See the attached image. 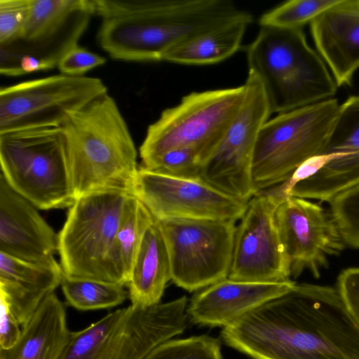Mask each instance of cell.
Here are the masks:
<instances>
[{
  "label": "cell",
  "instance_id": "1",
  "mask_svg": "<svg viewBox=\"0 0 359 359\" xmlns=\"http://www.w3.org/2000/svg\"><path fill=\"white\" fill-rule=\"evenodd\" d=\"M221 335L253 359H359V325L330 286L295 283Z\"/></svg>",
  "mask_w": 359,
  "mask_h": 359
},
{
  "label": "cell",
  "instance_id": "2",
  "mask_svg": "<svg viewBox=\"0 0 359 359\" xmlns=\"http://www.w3.org/2000/svg\"><path fill=\"white\" fill-rule=\"evenodd\" d=\"M101 18L97 41L113 59L162 61L171 48L250 13L231 0H91Z\"/></svg>",
  "mask_w": 359,
  "mask_h": 359
},
{
  "label": "cell",
  "instance_id": "3",
  "mask_svg": "<svg viewBox=\"0 0 359 359\" xmlns=\"http://www.w3.org/2000/svg\"><path fill=\"white\" fill-rule=\"evenodd\" d=\"M61 127L76 199L103 191L134 196L139 170L137 149L108 93L73 114Z\"/></svg>",
  "mask_w": 359,
  "mask_h": 359
},
{
  "label": "cell",
  "instance_id": "4",
  "mask_svg": "<svg viewBox=\"0 0 359 359\" xmlns=\"http://www.w3.org/2000/svg\"><path fill=\"white\" fill-rule=\"evenodd\" d=\"M248 70L260 80L272 113L332 98L337 85L302 28L261 27L248 46Z\"/></svg>",
  "mask_w": 359,
  "mask_h": 359
},
{
  "label": "cell",
  "instance_id": "5",
  "mask_svg": "<svg viewBox=\"0 0 359 359\" xmlns=\"http://www.w3.org/2000/svg\"><path fill=\"white\" fill-rule=\"evenodd\" d=\"M1 175L40 210L69 208L75 201L62 127L0 133Z\"/></svg>",
  "mask_w": 359,
  "mask_h": 359
},
{
  "label": "cell",
  "instance_id": "6",
  "mask_svg": "<svg viewBox=\"0 0 359 359\" xmlns=\"http://www.w3.org/2000/svg\"><path fill=\"white\" fill-rule=\"evenodd\" d=\"M187 299L118 309L86 328L71 332L60 359H144L154 348L182 334Z\"/></svg>",
  "mask_w": 359,
  "mask_h": 359
},
{
  "label": "cell",
  "instance_id": "7",
  "mask_svg": "<svg viewBox=\"0 0 359 359\" xmlns=\"http://www.w3.org/2000/svg\"><path fill=\"white\" fill-rule=\"evenodd\" d=\"M339 107L330 98L279 114L264 124L252 165L256 194L285 182L301 165L322 154Z\"/></svg>",
  "mask_w": 359,
  "mask_h": 359
},
{
  "label": "cell",
  "instance_id": "8",
  "mask_svg": "<svg viewBox=\"0 0 359 359\" xmlns=\"http://www.w3.org/2000/svg\"><path fill=\"white\" fill-rule=\"evenodd\" d=\"M130 196L103 191L75 200L58 233L60 264L65 274L125 285L115 269L113 252Z\"/></svg>",
  "mask_w": 359,
  "mask_h": 359
},
{
  "label": "cell",
  "instance_id": "9",
  "mask_svg": "<svg viewBox=\"0 0 359 359\" xmlns=\"http://www.w3.org/2000/svg\"><path fill=\"white\" fill-rule=\"evenodd\" d=\"M245 93L244 84L192 92L177 105L164 109L148 127L140 147L141 166L183 147L201 148L211 156L238 112Z\"/></svg>",
  "mask_w": 359,
  "mask_h": 359
},
{
  "label": "cell",
  "instance_id": "10",
  "mask_svg": "<svg viewBox=\"0 0 359 359\" xmlns=\"http://www.w3.org/2000/svg\"><path fill=\"white\" fill-rule=\"evenodd\" d=\"M158 222L168 250L171 280L176 285L193 292L228 278L236 222L192 219Z\"/></svg>",
  "mask_w": 359,
  "mask_h": 359
},
{
  "label": "cell",
  "instance_id": "11",
  "mask_svg": "<svg viewBox=\"0 0 359 359\" xmlns=\"http://www.w3.org/2000/svg\"><path fill=\"white\" fill-rule=\"evenodd\" d=\"M107 93L99 78L62 74L1 88L0 133L61 127L73 114Z\"/></svg>",
  "mask_w": 359,
  "mask_h": 359
},
{
  "label": "cell",
  "instance_id": "12",
  "mask_svg": "<svg viewBox=\"0 0 359 359\" xmlns=\"http://www.w3.org/2000/svg\"><path fill=\"white\" fill-rule=\"evenodd\" d=\"M242 105L220 144L203 166L201 179L219 191L248 202L256 193L252 165L259 131L271 114L258 76L248 70Z\"/></svg>",
  "mask_w": 359,
  "mask_h": 359
},
{
  "label": "cell",
  "instance_id": "13",
  "mask_svg": "<svg viewBox=\"0 0 359 359\" xmlns=\"http://www.w3.org/2000/svg\"><path fill=\"white\" fill-rule=\"evenodd\" d=\"M283 199L271 189L250 198L236 226L228 278L251 283L291 280L289 259L275 219Z\"/></svg>",
  "mask_w": 359,
  "mask_h": 359
},
{
  "label": "cell",
  "instance_id": "14",
  "mask_svg": "<svg viewBox=\"0 0 359 359\" xmlns=\"http://www.w3.org/2000/svg\"><path fill=\"white\" fill-rule=\"evenodd\" d=\"M134 196L158 221L192 219L238 221L248 207L202 179L188 180L139 168Z\"/></svg>",
  "mask_w": 359,
  "mask_h": 359
},
{
  "label": "cell",
  "instance_id": "15",
  "mask_svg": "<svg viewBox=\"0 0 359 359\" xmlns=\"http://www.w3.org/2000/svg\"><path fill=\"white\" fill-rule=\"evenodd\" d=\"M275 219L294 278L306 269L318 278L328 266L329 257L345 248L331 211L306 198H285L276 210Z\"/></svg>",
  "mask_w": 359,
  "mask_h": 359
},
{
  "label": "cell",
  "instance_id": "16",
  "mask_svg": "<svg viewBox=\"0 0 359 359\" xmlns=\"http://www.w3.org/2000/svg\"><path fill=\"white\" fill-rule=\"evenodd\" d=\"M321 155L327 163L297 182L289 196L328 202L359 183V95L340 105L337 118Z\"/></svg>",
  "mask_w": 359,
  "mask_h": 359
},
{
  "label": "cell",
  "instance_id": "17",
  "mask_svg": "<svg viewBox=\"0 0 359 359\" xmlns=\"http://www.w3.org/2000/svg\"><path fill=\"white\" fill-rule=\"evenodd\" d=\"M93 15L91 0H32L20 38L22 49L3 46L15 55L36 56L57 65L77 42Z\"/></svg>",
  "mask_w": 359,
  "mask_h": 359
},
{
  "label": "cell",
  "instance_id": "18",
  "mask_svg": "<svg viewBox=\"0 0 359 359\" xmlns=\"http://www.w3.org/2000/svg\"><path fill=\"white\" fill-rule=\"evenodd\" d=\"M37 209L0 175V252L29 262L55 264L58 233Z\"/></svg>",
  "mask_w": 359,
  "mask_h": 359
},
{
  "label": "cell",
  "instance_id": "19",
  "mask_svg": "<svg viewBox=\"0 0 359 359\" xmlns=\"http://www.w3.org/2000/svg\"><path fill=\"white\" fill-rule=\"evenodd\" d=\"M292 280L251 283L225 278L196 293L187 309L196 324L226 327L262 304L291 289Z\"/></svg>",
  "mask_w": 359,
  "mask_h": 359
},
{
  "label": "cell",
  "instance_id": "20",
  "mask_svg": "<svg viewBox=\"0 0 359 359\" xmlns=\"http://www.w3.org/2000/svg\"><path fill=\"white\" fill-rule=\"evenodd\" d=\"M310 27L337 86L349 85L359 68V0H339L315 18Z\"/></svg>",
  "mask_w": 359,
  "mask_h": 359
},
{
  "label": "cell",
  "instance_id": "21",
  "mask_svg": "<svg viewBox=\"0 0 359 359\" xmlns=\"http://www.w3.org/2000/svg\"><path fill=\"white\" fill-rule=\"evenodd\" d=\"M62 269L59 263L41 264L0 252V297L22 327L43 300L60 285Z\"/></svg>",
  "mask_w": 359,
  "mask_h": 359
},
{
  "label": "cell",
  "instance_id": "22",
  "mask_svg": "<svg viewBox=\"0 0 359 359\" xmlns=\"http://www.w3.org/2000/svg\"><path fill=\"white\" fill-rule=\"evenodd\" d=\"M70 333L65 307L53 292L22 327L15 344L0 348V359H60Z\"/></svg>",
  "mask_w": 359,
  "mask_h": 359
},
{
  "label": "cell",
  "instance_id": "23",
  "mask_svg": "<svg viewBox=\"0 0 359 359\" xmlns=\"http://www.w3.org/2000/svg\"><path fill=\"white\" fill-rule=\"evenodd\" d=\"M170 280L167 245L160 223L154 218L144 233L127 285L131 304L147 307L159 304Z\"/></svg>",
  "mask_w": 359,
  "mask_h": 359
},
{
  "label": "cell",
  "instance_id": "24",
  "mask_svg": "<svg viewBox=\"0 0 359 359\" xmlns=\"http://www.w3.org/2000/svg\"><path fill=\"white\" fill-rule=\"evenodd\" d=\"M251 22L237 21L199 35L169 50L162 61L201 65L225 60L238 50Z\"/></svg>",
  "mask_w": 359,
  "mask_h": 359
},
{
  "label": "cell",
  "instance_id": "25",
  "mask_svg": "<svg viewBox=\"0 0 359 359\" xmlns=\"http://www.w3.org/2000/svg\"><path fill=\"white\" fill-rule=\"evenodd\" d=\"M154 218L138 198L130 196L116 233L113 252L115 269L125 285L128 283L144 233Z\"/></svg>",
  "mask_w": 359,
  "mask_h": 359
},
{
  "label": "cell",
  "instance_id": "26",
  "mask_svg": "<svg viewBox=\"0 0 359 359\" xmlns=\"http://www.w3.org/2000/svg\"><path fill=\"white\" fill-rule=\"evenodd\" d=\"M60 285L67 304L82 311L103 309L122 304L128 293L121 284L72 278L62 272Z\"/></svg>",
  "mask_w": 359,
  "mask_h": 359
},
{
  "label": "cell",
  "instance_id": "27",
  "mask_svg": "<svg viewBox=\"0 0 359 359\" xmlns=\"http://www.w3.org/2000/svg\"><path fill=\"white\" fill-rule=\"evenodd\" d=\"M339 0H291L263 13L261 27L283 29L302 28L315 18L335 5Z\"/></svg>",
  "mask_w": 359,
  "mask_h": 359
},
{
  "label": "cell",
  "instance_id": "28",
  "mask_svg": "<svg viewBox=\"0 0 359 359\" xmlns=\"http://www.w3.org/2000/svg\"><path fill=\"white\" fill-rule=\"evenodd\" d=\"M210 156L201 148L183 147L167 151L148 165L140 167L174 177L198 180L201 179L203 166Z\"/></svg>",
  "mask_w": 359,
  "mask_h": 359
},
{
  "label": "cell",
  "instance_id": "29",
  "mask_svg": "<svg viewBox=\"0 0 359 359\" xmlns=\"http://www.w3.org/2000/svg\"><path fill=\"white\" fill-rule=\"evenodd\" d=\"M144 359H223L220 343L208 335L167 341Z\"/></svg>",
  "mask_w": 359,
  "mask_h": 359
},
{
  "label": "cell",
  "instance_id": "30",
  "mask_svg": "<svg viewBox=\"0 0 359 359\" xmlns=\"http://www.w3.org/2000/svg\"><path fill=\"white\" fill-rule=\"evenodd\" d=\"M328 203L346 244L359 249V183L334 196Z\"/></svg>",
  "mask_w": 359,
  "mask_h": 359
},
{
  "label": "cell",
  "instance_id": "31",
  "mask_svg": "<svg viewBox=\"0 0 359 359\" xmlns=\"http://www.w3.org/2000/svg\"><path fill=\"white\" fill-rule=\"evenodd\" d=\"M32 0H0V45L17 41L27 22Z\"/></svg>",
  "mask_w": 359,
  "mask_h": 359
},
{
  "label": "cell",
  "instance_id": "32",
  "mask_svg": "<svg viewBox=\"0 0 359 359\" xmlns=\"http://www.w3.org/2000/svg\"><path fill=\"white\" fill-rule=\"evenodd\" d=\"M105 62L104 57L77 45L61 57L57 67L60 74L72 76H82L87 72Z\"/></svg>",
  "mask_w": 359,
  "mask_h": 359
},
{
  "label": "cell",
  "instance_id": "33",
  "mask_svg": "<svg viewBox=\"0 0 359 359\" xmlns=\"http://www.w3.org/2000/svg\"><path fill=\"white\" fill-rule=\"evenodd\" d=\"M349 313L359 325V267L343 270L336 287Z\"/></svg>",
  "mask_w": 359,
  "mask_h": 359
},
{
  "label": "cell",
  "instance_id": "34",
  "mask_svg": "<svg viewBox=\"0 0 359 359\" xmlns=\"http://www.w3.org/2000/svg\"><path fill=\"white\" fill-rule=\"evenodd\" d=\"M19 325L6 301L0 297V348L8 349L15 344L21 334Z\"/></svg>",
  "mask_w": 359,
  "mask_h": 359
}]
</instances>
